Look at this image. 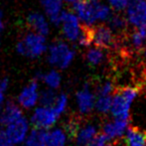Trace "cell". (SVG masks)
I'll return each instance as SVG.
<instances>
[{
  "label": "cell",
  "mask_w": 146,
  "mask_h": 146,
  "mask_svg": "<svg viewBox=\"0 0 146 146\" xmlns=\"http://www.w3.org/2000/svg\"><path fill=\"white\" fill-rule=\"evenodd\" d=\"M142 87L125 86L116 88L113 92L111 104V113L114 118L129 120V110L133 100L141 92Z\"/></svg>",
  "instance_id": "1"
},
{
  "label": "cell",
  "mask_w": 146,
  "mask_h": 146,
  "mask_svg": "<svg viewBox=\"0 0 146 146\" xmlns=\"http://www.w3.org/2000/svg\"><path fill=\"white\" fill-rule=\"evenodd\" d=\"M46 40L45 37L38 33L28 34L22 41L17 44V52L30 58H36L46 51Z\"/></svg>",
  "instance_id": "2"
},
{
  "label": "cell",
  "mask_w": 146,
  "mask_h": 146,
  "mask_svg": "<svg viewBox=\"0 0 146 146\" xmlns=\"http://www.w3.org/2000/svg\"><path fill=\"white\" fill-rule=\"evenodd\" d=\"M92 40L96 47L102 49H118L120 44V39L106 25L92 26Z\"/></svg>",
  "instance_id": "3"
},
{
  "label": "cell",
  "mask_w": 146,
  "mask_h": 146,
  "mask_svg": "<svg viewBox=\"0 0 146 146\" xmlns=\"http://www.w3.org/2000/svg\"><path fill=\"white\" fill-rule=\"evenodd\" d=\"M74 56V51H72L66 43L56 42L50 47L49 62L61 69H66L72 63Z\"/></svg>",
  "instance_id": "4"
},
{
  "label": "cell",
  "mask_w": 146,
  "mask_h": 146,
  "mask_svg": "<svg viewBox=\"0 0 146 146\" xmlns=\"http://www.w3.org/2000/svg\"><path fill=\"white\" fill-rule=\"evenodd\" d=\"M59 115L51 106H43L36 110L32 116V122L34 128L48 129L56 122Z\"/></svg>",
  "instance_id": "5"
},
{
  "label": "cell",
  "mask_w": 146,
  "mask_h": 146,
  "mask_svg": "<svg viewBox=\"0 0 146 146\" xmlns=\"http://www.w3.org/2000/svg\"><path fill=\"white\" fill-rule=\"evenodd\" d=\"M127 18L136 27H146V0H130L127 6Z\"/></svg>",
  "instance_id": "6"
},
{
  "label": "cell",
  "mask_w": 146,
  "mask_h": 146,
  "mask_svg": "<svg viewBox=\"0 0 146 146\" xmlns=\"http://www.w3.org/2000/svg\"><path fill=\"white\" fill-rule=\"evenodd\" d=\"M61 23L63 24V32L66 38L70 41H76L79 39L81 26L79 18L75 14L63 11L61 13Z\"/></svg>",
  "instance_id": "7"
},
{
  "label": "cell",
  "mask_w": 146,
  "mask_h": 146,
  "mask_svg": "<svg viewBox=\"0 0 146 146\" xmlns=\"http://www.w3.org/2000/svg\"><path fill=\"white\" fill-rule=\"evenodd\" d=\"M74 9L77 12L80 19L87 25H92L96 21V6L94 0H77L74 3Z\"/></svg>",
  "instance_id": "8"
},
{
  "label": "cell",
  "mask_w": 146,
  "mask_h": 146,
  "mask_svg": "<svg viewBox=\"0 0 146 146\" xmlns=\"http://www.w3.org/2000/svg\"><path fill=\"white\" fill-rule=\"evenodd\" d=\"M28 131V122L23 116L7 125L6 133L13 143H20L25 139Z\"/></svg>",
  "instance_id": "9"
},
{
  "label": "cell",
  "mask_w": 146,
  "mask_h": 146,
  "mask_svg": "<svg viewBox=\"0 0 146 146\" xmlns=\"http://www.w3.org/2000/svg\"><path fill=\"white\" fill-rule=\"evenodd\" d=\"M38 85L35 80L27 86L19 96V104H21L23 108H29L35 106V104L38 100Z\"/></svg>",
  "instance_id": "10"
},
{
  "label": "cell",
  "mask_w": 146,
  "mask_h": 146,
  "mask_svg": "<svg viewBox=\"0 0 146 146\" xmlns=\"http://www.w3.org/2000/svg\"><path fill=\"white\" fill-rule=\"evenodd\" d=\"M77 100L79 108L83 113H88L92 111L94 104V96L90 90V86H85L84 90L78 92Z\"/></svg>",
  "instance_id": "11"
},
{
  "label": "cell",
  "mask_w": 146,
  "mask_h": 146,
  "mask_svg": "<svg viewBox=\"0 0 146 146\" xmlns=\"http://www.w3.org/2000/svg\"><path fill=\"white\" fill-rule=\"evenodd\" d=\"M129 120H123V119L114 118L113 121L106 123L104 126V133L106 137L110 139H114L121 136L128 125Z\"/></svg>",
  "instance_id": "12"
},
{
  "label": "cell",
  "mask_w": 146,
  "mask_h": 146,
  "mask_svg": "<svg viewBox=\"0 0 146 146\" xmlns=\"http://www.w3.org/2000/svg\"><path fill=\"white\" fill-rule=\"evenodd\" d=\"M125 146H146V131L136 126H129L124 138Z\"/></svg>",
  "instance_id": "13"
},
{
  "label": "cell",
  "mask_w": 146,
  "mask_h": 146,
  "mask_svg": "<svg viewBox=\"0 0 146 146\" xmlns=\"http://www.w3.org/2000/svg\"><path fill=\"white\" fill-rule=\"evenodd\" d=\"M41 1L53 23L57 25L61 23L62 3H63L62 0H41Z\"/></svg>",
  "instance_id": "14"
},
{
  "label": "cell",
  "mask_w": 146,
  "mask_h": 146,
  "mask_svg": "<svg viewBox=\"0 0 146 146\" xmlns=\"http://www.w3.org/2000/svg\"><path fill=\"white\" fill-rule=\"evenodd\" d=\"M28 25L38 34L43 36L49 33V26L44 16L39 13H31L27 18Z\"/></svg>",
  "instance_id": "15"
},
{
  "label": "cell",
  "mask_w": 146,
  "mask_h": 146,
  "mask_svg": "<svg viewBox=\"0 0 146 146\" xmlns=\"http://www.w3.org/2000/svg\"><path fill=\"white\" fill-rule=\"evenodd\" d=\"M22 111L13 102L9 100L7 102L5 106V108H4V111L2 113V117H1V122L3 123L4 125H8L10 123H12L13 121L19 119L20 117H22Z\"/></svg>",
  "instance_id": "16"
},
{
  "label": "cell",
  "mask_w": 146,
  "mask_h": 146,
  "mask_svg": "<svg viewBox=\"0 0 146 146\" xmlns=\"http://www.w3.org/2000/svg\"><path fill=\"white\" fill-rule=\"evenodd\" d=\"M49 132L43 128H34L26 140L25 146H46Z\"/></svg>",
  "instance_id": "17"
},
{
  "label": "cell",
  "mask_w": 146,
  "mask_h": 146,
  "mask_svg": "<svg viewBox=\"0 0 146 146\" xmlns=\"http://www.w3.org/2000/svg\"><path fill=\"white\" fill-rule=\"evenodd\" d=\"M108 26L113 32L118 33L117 36H124L126 34L127 20L120 14L114 13L108 17Z\"/></svg>",
  "instance_id": "18"
},
{
  "label": "cell",
  "mask_w": 146,
  "mask_h": 146,
  "mask_svg": "<svg viewBox=\"0 0 146 146\" xmlns=\"http://www.w3.org/2000/svg\"><path fill=\"white\" fill-rule=\"evenodd\" d=\"M131 45L136 52L144 49L146 41V27H137V29L130 35Z\"/></svg>",
  "instance_id": "19"
},
{
  "label": "cell",
  "mask_w": 146,
  "mask_h": 146,
  "mask_svg": "<svg viewBox=\"0 0 146 146\" xmlns=\"http://www.w3.org/2000/svg\"><path fill=\"white\" fill-rule=\"evenodd\" d=\"M86 60H87L88 65L96 67V66L100 65V64H102L104 62V51H102V48H98V47L90 49V50H88L87 54H86Z\"/></svg>",
  "instance_id": "20"
},
{
  "label": "cell",
  "mask_w": 146,
  "mask_h": 146,
  "mask_svg": "<svg viewBox=\"0 0 146 146\" xmlns=\"http://www.w3.org/2000/svg\"><path fill=\"white\" fill-rule=\"evenodd\" d=\"M96 133H98L96 132V128L94 126H92V125H88L85 128L81 129V130L79 131V133H78L77 137H76L78 144L81 146H86L88 143V141H90Z\"/></svg>",
  "instance_id": "21"
},
{
  "label": "cell",
  "mask_w": 146,
  "mask_h": 146,
  "mask_svg": "<svg viewBox=\"0 0 146 146\" xmlns=\"http://www.w3.org/2000/svg\"><path fill=\"white\" fill-rule=\"evenodd\" d=\"M80 127H81V118L77 115L70 117L68 122L66 123V131H67L70 138L77 137L80 131Z\"/></svg>",
  "instance_id": "22"
},
{
  "label": "cell",
  "mask_w": 146,
  "mask_h": 146,
  "mask_svg": "<svg viewBox=\"0 0 146 146\" xmlns=\"http://www.w3.org/2000/svg\"><path fill=\"white\" fill-rule=\"evenodd\" d=\"M66 143V135L60 129L52 131L49 133L48 140L46 146H65Z\"/></svg>",
  "instance_id": "23"
},
{
  "label": "cell",
  "mask_w": 146,
  "mask_h": 146,
  "mask_svg": "<svg viewBox=\"0 0 146 146\" xmlns=\"http://www.w3.org/2000/svg\"><path fill=\"white\" fill-rule=\"evenodd\" d=\"M112 104L111 96H98L96 102V108L102 113H106L110 110Z\"/></svg>",
  "instance_id": "24"
},
{
  "label": "cell",
  "mask_w": 146,
  "mask_h": 146,
  "mask_svg": "<svg viewBox=\"0 0 146 146\" xmlns=\"http://www.w3.org/2000/svg\"><path fill=\"white\" fill-rule=\"evenodd\" d=\"M43 79L49 87L53 88H57L60 86V83H61V77H60L58 72L56 71H52L48 73L43 77Z\"/></svg>",
  "instance_id": "25"
},
{
  "label": "cell",
  "mask_w": 146,
  "mask_h": 146,
  "mask_svg": "<svg viewBox=\"0 0 146 146\" xmlns=\"http://www.w3.org/2000/svg\"><path fill=\"white\" fill-rule=\"evenodd\" d=\"M94 6H96V20H106L108 19L110 15V10L108 6L104 5V4H100L98 2L94 1Z\"/></svg>",
  "instance_id": "26"
},
{
  "label": "cell",
  "mask_w": 146,
  "mask_h": 146,
  "mask_svg": "<svg viewBox=\"0 0 146 146\" xmlns=\"http://www.w3.org/2000/svg\"><path fill=\"white\" fill-rule=\"evenodd\" d=\"M67 102H68V98L66 94H61V96H57L56 100H55L54 104H53L51 108H54V110L57 112V114L60 116V114L65 110L66 106H67Z\"/></svg>",
  "instance_id": "27"
},
{
  "label": "cell",
  "mask_w": 146,
  "mask_h": 146,
  "mask_svg": "<svg viewBox=\"0 0 146 146\" xmlns=\"http://www.w3.org/2000/svg\"><path fill=\"white\" fill-rule=\"evenodd\" d=\"M57 96L54 94V92L51 90H47L45 92H43V94H41V104L44 106H52L54 104L55 100H56Z\"/></svg>",
  "instance_id": "28"
},
{
  "label": "cell",
  "mask_w": 146,
  "mask_h": 146,
  "mask_svg": "<svg viewBox=\"0 0 146 146\" xmlns=\"http://www.w3.org/2000/svg\"><path fill=\"white\" fill-rule=\"evenodd\" d=\"M115 88H114V85L111 82H106V83L98 86V96H111Z\"/></svg>",
  "instance_id": "29"
},
{
  "label": "cell",
  "mask_w": 146,
  "mask_h": 146,
  "mask_svg": "<svg viewBox=\"0 0 146 146\" xmlns=\"http://www.w3.org/2000/svg\"><path fill=\"white\" fill-rule=\"evenodd\" d=\"M108 138L106 137V135L104 134V132L102 133H96L86 146H104L108 142Z\"/></svg>",
  "instance_id": "30"
},
{
  "label": "cell",
  "mask_w": 146,
  "mask_h": 146,
  "mask_svg": "<svg viewBox=\"0 0 146 146\" xmlns=\"http://www.w3.org/2000/svg\"><path fill=\"white\" fill-rule=\"evenodd\" d=\"M3 126L4 124L0 120V146H14V143L9 138Z\"/></svg>",
  "instance_id": "31"
},
{
  "label": "cell",
  "mask_w": 146,
  "mask_h": 146,
  "mask_svg": "<svg viewBox=\"0 0 146 146\" xmlns=\"http://www.w3.org/2000/svg\"><path fill=\"white\" fill-rule=\"evenodd\" d=\"M108 2L110 3L111 7H113L117 11H120L128 6L129 0H108Z\"/></svg>",
  "instance_id": "32"
},
{
  "label": "cell",
  "mask_w": 146,
  "mask_h": 146,
  "mask_svg": "<svg viewBox=\"0 0 146 146\" xmlns=\"http://www.w3.org/2000/svg\"><path fill=\"white\" fill-rule=\"evenodd\" d=\"M8 87V79H3L0 81V108H1V104L3 102L4 98V92L6 90V88Z\"/></svg>",
  "instance_id": "33"
},
{
  "label": "cell",
  "mask_w": 146,
  "mask_h": 146,
  "mask_svg": "<svg viewBox=\"0 0 146 146\" xmlns=\"http://www.w3.org/2000/svg\"><path fill=\"white\" fill-rule=\"evenodd\" d=\"M104 146H113V144H112V143H110V142H106V144L104 145Z\"/></svg>",
  "instance_id": "34"
},
{
  "label": "cell",
  "mask_w": 146,
  "mask_h": 146,
  "mask_svg": "<svg viewBox=\"0 0 146 146\" xmlns=\"http://www.w3.org/2000/svg\"><path fill=\"white\" fill-rule=\"evenodd\" d=\"M0 18H2V12L0 11Z\"/></svg>",
  "instance_id": "35"
},
{
  "label": "cell",
  "mask_w": 146,
  "mask_h": 146,
  "mask_svg": "<svg viewBox=\"0 0 146 146\" xmlns=\"http://www.w3.org/2000/svg\"><path fill=\"white\" fill-rule=\"evenodd\" d=\"M145 56H146V50H145Z\"/></svg>",
  "instance_id": "36"
},
{
  "label": "cell",
  "mask_w": 146,
  "mask_h": 146,
  "mask_svg": "<svg viewBox=\"0 0 146 146\" xmlns=\"http://www.w3.org/2000/svg\"><path fill=\"white\" fill-rule=\"evenodd\" d=\"M88 1H92V0H88Z\"/></svg>",
  "instance_id": "37"
}]
</instances>
